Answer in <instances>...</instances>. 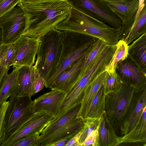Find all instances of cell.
I'll list each match as a JSON object with an SVG mask.
<instances>
[{
    "label": "cell",
    "instance_id": "7c38bea8",
    "mask_svg": "<svg viewBox=\"0 0 146 146\" xmlns=\"http://www.w3.org/2000/svg\"><path fill=\"white\" fill-rule=\"evenodd\" d=\"M90 50L60 73L48 88L65 94L68 92L78 82L81 69Z\"/></svg>",
    "mask_w": 146,
    "mask_h": 146
},
{
    "label": "cell",
    "instance_id": "83f0119b",
    "mask_svg": "<svg viewBox=\"0 0 146 146\" xmlns=\"http://www.w3.org/2000/svg\"><path fill=\"white\" fill-rule=\"evenodd\" d=\"M123 83L115 71L113 73L106 72L103 84L104 94L106 95L116 91L121 86Z\"/></svg>",
    "mask_w": 146,
    "mask_h": 146
},
{
    "label": "cell",
    "instance_id": "484cf974",
    "mask_svg": "<svg viewBox=\"0 0 146 146\" xmlns=\"http://www.w3.org/2000/svg\"><path fill=\"white\" fill-rule=\"evenodd\" d=\"M105 96L103 85L92 101L88 108L86 117L100 118L103 116L106 113Z\"/></svg>",
    "mask_w": 146,
    "mask_h": 146
},
{
    "label": "cell",
    "instance_id": "60d3db41",
    "mask_svg": "<svg viewBox=\"0 0 146 146\" xmlns=\"http://www.w3.org/2000/svg\"><path fill=\"white\" fill-rule=\"evenodd\" d=\"M26 1H33V0H25Z\"/></svg>",
    "mask_w": 146,
    "mask_h": 146
},
{
    "label": "cell",
    "instance_id": "d4e9b609",
    "mask_svg": "<svg viewBox=\"0 0 146 146\" xmlns=\"http://www.w3.org/2000/svg\"><path fill=\"white\" fill-rule=\"evenodd\" d=\"M11 72L5 74L0 88V105L11 95L14 94L17 85L19 68H13Z\"/></svg>",
    "mask_w": 146,
    "mask_h": 146
},
{
    "label": "cell",
    "instance_id": "30bf717a",
    "mask_svg": "<svg viewBox=\"0 0 146 146\" xmlns=\"http://www.w3.org/2000/svg\"><path fill=\"white\" fill-rule=\"evenodd\" d=\"M39 42L40 38L25 35L19 37L14 42V50L10 66L20 68L33 65Z\"/></svg>",
    "mask_w": 146,
    "mask_h": 146
},
{
    "label": "cell",
    "instance_id": "cb8c5ba5",
    "mask_svg": "<svg viewBox=\"0 0 146 146\" xmlns=\"http://www.w3.org/2000/svg\"><path fill=\"white\" fill-rule=\"evenodd\" d=\"M100 146H117L119 137L105 113L101 118L99 129Z\"/></svg>",
    "mask_w": 146,
    "mask_h": 146
},
{
    "label": "cell",
    "instance_id": "7bdbcfd3",
    "mask_svg": "<svg viewBox=\"0 0 146 146\" xmlns=\"http://www.w3.org/2000/svg\"><path fill=\"white\" fill-rule=\"evenodd\" d=\"M1 106L0 105V107H1Z\"/></svg>",
    "mask_w": 146,
    "mask_h": 146
},
{
    "label": "cell",
    "instance_id": "603a6c76",
    "mask_svg": "<svg viewBox=\"0 0 146 146\" xmlns=\"http://www.w3.org/2000/svg\"><path fill=\"white\" fill-rule=\"evenodd\" d=\"M84 121L82 118L77 117L73 122L40 142L39 146H50L52 143L75 132L81 131L84 125Z\"/></svg>",
    "mask_w": 146,
    "mask_h": 146
},
{
    "label": "cell",
    "instance_id": "b9f144b4",
    "mask_svg": "<svg viewBox=\"0 0 146 146\" xmlns=\"http://www.w3.org/2000/svg\"><path fill=\"white\" fill-rule=\"evenodd\" d=\"M2 0H0V2L2 1Z\"/></svg>",
    "mask_w": 146,
    "mask_h": 146
},
{
    "label": "cell",
    "instance_id": "f35d334b",
    "mask_svg": "<svg viewBox=\"0 0 146 146\" xmlns=\"http://www.w3.org/2000/svg\"><path fill=\"white\" fill-rule=\"evenodd\" d=\"M9 69L4 67L0 64V88L4 75L6 72H8Z\"/></svg>",
    "mask_w": 146,
    "mask_h": 146
},
{
    "label": "cell",
    "instance_id": "836d02e7",
    "mask_svg": "<svg viewBox=\"0 0 146 146\" xmlns=\"http://www.w3.org/2000/svg\"><path fill=\"white\" fill-rule=\"evenodd\" d=\"M46 84V81L39 74L35 84L34 93L36 94L43 89Z\"/></svg>",
    "mask_w": 146,
    "mask_h": 146
},
{
    "label": "cell",
    "instance_id": "f1b7e54d",
    "mask_svg": "<svg viewBox=\"0 0 146 146\" xmlns=\"http://www.w3.org/2000/svg\"><path fill=\"white\" fill-rule=\"evenodd\" d=\"M14 48V42L0 44V64L9 68Z\"/></svg>",
    "mask_w": 146,
    "mask_h": 146
},
{
    "label": "cell",
    "instance_id": "8fae6325",
    "mask_svg": "<svg viewBox=\"0 0 146 146\" xmlns=\"http://www.w3.org/2000/svg\"><path fill=\"white\" fill-rule=\"evenodd\" d=\"M115 71L125 84L135 89L146 86V74L128 56L118 63Z\"/></svg>",
    "mask_w": 146,
    "mask_h": 146
},
{
    "label": "cell",
    "instance_id": "d6a6232c",
    "mask_svg": "<svg viewBox=\"0 0 146 146\" xmlns=\"http://www.w3.org/2000/svg\"><path fill=\"white\" fill-rule=\"evenodd\" d=\"M22 0H2L0 2V17L9 11Z\"/></svg>",
    "mask_w": 146,
    "mask_h": 146
},
{
    "label": "cell",
    "instance_id": "ffe728a7",
    "mask_svg": "<svg viewBox=\"0 0 146 146\" xmlns=\"http://www.w3.org/2000/svg\"><path fill=\"white\" fill-rule=\"evenodd\" d=\"M106 74L105 71L94 80L85 90L77 117L82 118L85 121L90 104L98 91L103 85Z\"/></svg>",
    "mask_w": 146,
    "mask_h": 146
},
{
    "label": "cell",
    "instance_id": "ab89813d",
    "mask_svg": "<svg viewBox=\"0 0 146 146\" xmlns=\"http://www.w3.org/2000/svg\"><path fill=\"white\" fill-rule=\"evenodd\" d=\"M1 39H2L1 32V29L0 27V44L1 43Z\"/></svg>",
    "mask_w": 146,
    "mask_h": 146
},
{
    "label": "cell",
    "instance_id": "5bb4252c",
    "mask_svg": "<svg viewBox=\"0 0 146 146\" xmlns=\"http://www.w3.org/2000/svg\"><path fill=\"white\" fill-rule=\"evenodd\" d=\"M53 117L45 112L35 113L17 131L10 136L1 146H11L21 137L33 132H42Z\"/></svg>",
    "mask_w": 146,
    "mask_h": 146
},
{
    "label": "cell",
    "instance_id": "7402d4cb",
    "mask_svg": "<svg viewBox=\"0 0 146 146\" xmlns=\"http://www.w3.org/2000/svg\"><path fill=\"white\" fill-rule=\"evenodd\" d=\"M80 107V104L75 106L58 119L50 122L40 134L39 143L56 131L74 121L77 118Z\"/></svg>",
    "mask_w": 146,
    "mask_h": 146
},
{
    "label": "cell",
    "instance_id": "f546056e",
    "mask_svg": "<svg viewBox=\"0 0 146 146\" xmlns=\"http://www.w3.org/2000/svg\"><path fill=\"white\" fill-rule=\"evenodd\" d=\"M95 118L87 117L84 121V125L80 131L79 143L82 146L86 137L96 128L99 124L101 118Z\"/></svg>",
    "mask_w": 146,
    "mask_h": 146
},
{
    "label": "cell",
    "instance_id": "ac0fdd59",
    "mask_svg": "<svg viewBox=\"0 0 146 146\" xmlns=\"http://www.w3.org/2000/svg\"><path fill=\"white\" fill-rule=\"evenodd\" d=\"M100 0L119 18L122 25L135 15L138 8L139 0Z\"/></svg>",
    "mask_w": 146,
    "mask_h": 146
},
{
    "label": "cell",
    "instance_id": "ba28073f",
    "mask_svg": "<svg viewBox=\"0 0 146 146\" xmlns=\"http://www.w3.org/2000/svg\"><path fill=\"white\" fill-rule=\"evenodd\" d=\"M25 20L21 9L17 5L0 17L1 43L14 42L23 34Z\"/></svg>",
    "mask_w": 146,
    "mask_h": 146
},
{
    "label": "cell",
    "instance_id": "3957f363",
    "mask_svg": "<svg viewBox=\"0 0 146 146\" xmlns=\"http://www.w3.org/2000/svg\"><path fill=\"white\" fill-rule=\"evenodd\" d=\"M62 48L58 62L46 82L48 87L56 78L91 48L98 38L68 31H62Z\"/></svg>",
    "mask_w": 146,
    "mask_h": 146
},
{
    "label": "cell",
    "instance_id": "d590c367",
    "mask_svg": "<svg viewBox=\"0 0 146 146\" xmlns=\"http://www.w3.org/2000/svg\"><path fill=\"white\" fill-rule=\"evenodd\" d=\"M9 102V101L4 102L0 108V137L4 119Z\"/></svg>",
    "mask_w": 146,
    "mask_h": 146
},
{
    "label": "cell",
    "instance_id": "52a82bcc",
    "mask_svg": "<svg viewBox=\"0 0 146 146\" xmlns=\"http://www.w3.org/2000/svg\"><path fill=\"white\" fill-rule=\"evenodd\" d=\"M103 71L102 66L95 62L79 80L75 86L67 93L60 108L51 122L58 119L70 109L81 104L86 89Z\"/></svg>",
    "mask_w": 146,
    "mask_h": 146
},
{
    "label": "cell",
    "instance_id": "4316f807",
    "mask_svg": "<svg viewBox=\"0 0 146 146\" xmlns=\"http://www.w3.org/2000/svg\"><path fill=\"white\" fill-rule=\"evenodd\" d=\"M115 50L105 70L110 73H113L118 63L124 60L128 56V45L124 41L119 40L116 44Z\"/></svg>",
    "mask_w": 146,
    "mask_h": 146
},
{
    "label": "cell",
    "instance_id": "e575fe53",
    "mask_svg": "<svg viewBox=\"0 0 146 146\" xmlns=\"http://www.w3.org/2000/svg\"><path fill=\"white\" fill-rule=\"evenodd\" d=\"M80 131L75 132L71 135L52 143L50 146H66L69 141Z\"/></svg>",
    "mask_w": 146,
    "mask_h": 146
},
{
    "label": "cell",
    "instance_id": "4fadbf2b",
    "mask_svg": "<svg viewBox=\"0 0 146 146\" xmlns=\"http://www.w3.org/2000/svg\"><path fill=\"white\" fill-rule=\"evenodd\" d=\"M145 107L146 86L135 89L121 128V136L126 135L131 129Z\"/></svg>",
    "mask_w": 146,
    "mask_h": 146
},
{
    "label": "cell",
    "instance_id": "277c9868",
    "mask_svg": "<svg viewBox=\"0 0 146 146\" xmlns=\"http://www.w3.org/2000/svg\"><path fill=\"white\" fill-rule=\"evenodd\" d=\"M0 137V146L34 115L32 101L28 95L13 94L10 97Z\"/></svg>",
    "mask_w": 146,
    "mask_h": 146
},
{
    "label": "cell",
    "instance_id": "6da1fadb",
    "mask_svg": "<svg viewBox=\"0 0 146 146\" xmlns=\"http://www.w3.org/2000/svg\"><path fill=\"white\" fill-rule=\"evenodd\" d=\"M25 26L22 35L40 38L55 29L68 16L71 6L66 0H22Z\"/></svg>",
    "mask_w": 146,
    "mask_h": 146
},
{
    "label": "cell",
    "instance_id": "5b68a950",
    "mask_svg": "<svg viewBox=\"0 0 146 146\" xmlns=\"http://www.w3.org/2000/svg\"><path fill=\"white\" fill-rule=\"evenodd\" d=\"M62 38V31L55 29L40 38L34 65L46 82L59 60Z\"/></svg>",
    "mask_w": 146,
    "mask_h": 146
},
{
    "label": "cell",
    "instance_id": "74e56055",
    "mask_svg": "<svg viewBox=\"0 0 146 146\" xmlns=\"http://www.w3.org/2000/svg\"><path fill=\"white\" fill-rule=\"evenodd\" d=\"M139 0V4L138 8L136 13L134 23L135 22L141 11L143 8L144 6L146 5V0Z\"/></svg>",
    "mask_w": 146,
    "mask_h": 146
},
{
    "label": "cell",
    "instance_id": "9a60e30c",
    "mask_svg": "<svg viewBox=\"0 0 146 146\" xmlns=\"http://www.w3.org/2000/svg\"><path fill=\"white\" fill-rule=\"evenodd\" d=\"M65 95L62 91L51 90L32 101L31 109L34 113L45 112L53 118L58 112Z\"/></svg>",
    "mask_w": 146,
    "mask_h": 146
},
{
    "label": "cell",
    "instance_id": "2e32d148",
    "mask_svg": "<svg viewBox=\"0 0 146 146\" xmlns=\"http://www.w3.org/2000/svg\"><path fill=\"white\" fill-rule=\"evenodd\" d=\"M39 74L34 66H24L18 68L17 85L14 94L21 96H34V87Z\"/></svg>",
    "mask_w": 146,
    "mask_h": 146
},
{
    "label": "cell",
    "instance_id": "8992f818",
    "mask_svg": "<svg viewBox=\"0 0 146 146\" xmlns=\"http://www.w3.org/2000/svg\"><path fill=\"white\" fill-rule=\"evenodd\" d=\"M135 89L123 83L118 89L106 95V113L119 136H121V128Z\"/></svg>",
    "mask_w": 146,
    "mask_h": 146
},
{
    "label": "cell",
    "instance_id": "8d00e7d4",
    "mask_svg": "<svg viewBox=\"0 0 146 146\" xmlns=\"http://www.w3.org/2000/svg\"><path fill=\"white\" fill-rule=\"evenodd\" d=\"M80 134V131L69 141L66 146H80L79 143Z\"/></svg>",
    "mask_w": 146,
    "mask_h": 146
},
{
    "label": "cell",
    "instance_id": "e0dca14e",
    "mask_svg": "<svg viewBox=\"0 0 146 146\" xmlns=\"http://www.w3.org/2000/svg\"><path fill=\"white\" fill-rule=\"evenodd\" d=\"M132 145L146 146V107L130 131L119 137L117 146Z\"/></svg>",
    "mask_w": 146,
    "mask_h": 146
},
{
    "label": "cell",
    "instance_id": "44dd1931",
    "mask_svg": "<svg viewBox=\"0 0 146 146\" xmlns=\"http://www.w3.org/2000/svg\"><path fill=\"white\" fill-rule=\"evenodd\" d=\"M128 45V56L146 74V33Z\"/></svg>",
    "mask_w": 146,
    "mask_h": 146
},
{
    "label": "cell",
    "instance_id": "d6986e66",
    "mask_svg": "<svg viewBox=\"0 0 146 146\" xmlns=\"http://www.w3.org/2000/svg\"><path fill=\"white\" fill-rule=\"evenodd\" d=\"M146 5L141 11L137 19L131 26L127 22L122 25L119 36V40L124 41L129 45L143 33H146Z\"/></svg>",
    "mask_w": 146,
    "mask_h": 146
},
{
    "label": "cell",
    "instance_id": "4dcf8cb0",
    "mask_svg": "<svg viewBox=\"0 0 146 146\" xmlns=\"http://www.w3.org/2000/svg\"><path fill=\"white\" fill-rule=\"evenodd\" d=\"M41 133L36 132L28 134L17 140L11 146H39Z\"/></svg>",
    "mask_w": 146,
    "mask_h": 146
},
{
    "label": "cell",
    "instance_id": "1f68e13d",
    "mask_svg": "<svg viewBox=\"0 0 146 146\" xmlns=\"http://www.w3.org/2000/svg\"><path fill=\"white\" fill-rule=\"evenodd\" d=\"M99 124L100 123L96 128L86 137L81 146H100L99 134Z\"/></svg>",
    "mask_w": 146,
    "mask_h": 146
},
{
    "label": "cell",
    "instance_id": "7a4b0ae2",
    "mask_svg": "<svg viewBox=\"0 0 146 146\" xmlns=\"http://www.w3.org/2000/svg\"><path fill=\"white\" fill-rule=\"evenodd\" d=\"M121 27H111L103 21L72 7L67 18L55 29L88 35L109 45H115L119 40Z\"/></svg>",
    "mask_w": 146,
    "mask_h": 146
},
{
    "label": "cell",
    "instance_id": "9c48e42d",
    "mask_svg": "<svg viewBox=\"0 0 146 146\" xmlns=\"http://www.w3.org/2000/svg\"><path fill=\"white\" fill-rule=\"evenodd\" d=\"M71 7L115 27H121L119 18L100 0H66Z\"/></svg>",
    "mask_w": 146,
    "mask_h": 146
}]
</instances>
